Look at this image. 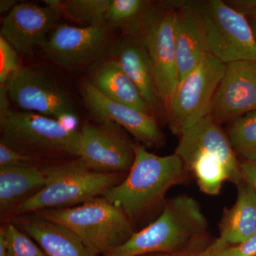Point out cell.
Listing matches in <instances>:
<instances>
[{
  "label": "cell",
  "mask_w": 256,
  "mask_h": 256,
  "mask_svg": "<svg viewBox=\"0 0 256 256\" xmlns=\"http://www.w3.org/2000/svg\"><path fill=\"white\" fill-rule=\"evenodd\" d=\"M111 0H68L63 2V11L88 26H106L105 15Z\"/></svg>",
  "instance_id": "cb8c5ba5"
},
{
  "label": "cell",
  "mask_w": 256,
  "mask_h": 256,
  "mask_svg": "<svg viewBox=\"0 0 256 256\" xmlns=\"http://www.w3.org/2000/svg\"><path fill=\"white\" fill-rule=\"evenodd\" d=\"M46 183L40 191L18 204L10 217L50 208H68L102 196L124 180L126 174L98 172L78 158L42 165Z\"/></svg>",
  "instance_id": "277c9868"
},
{
  "label": "cell",
  "mask_w": 256,
  "mask_h": 256,
  "mask_svg": "<svg viewBox=\"0 0 256 256\" xmlns=\"http://www.w3.org/2000/svg\"><path fill=\"white\" fill-rule=\"evenodd\" d=\"M116 60L150 108L158 107L161 100L156 90L150 58L141 40L137 36L126 38L118 47Z\"/></svg>",
  "instance_id": "d6986e66"
},
{
  "label": "cell",
  "mask_w": 256,
  "mask_h": 256,
  "mask_svg": "<svg viewBox=\"0 0 256 256\" xmlns=\"http://www.w3.org/2000/svg\"><path fill=\"white\" fill-rule=\"evenodd\" d=\"M176 4L168 2L164 8L154 9L137 35L149 54L158 95L164 105L178 82L174 36Z\"/></svg>",
  "instance_id": "30bf717a"
},
{
  "label": "cell",
  "mask_w": 256,
  "mask_h": 256,
  "mask_svg": "<svg viewBox=\"0 0 256 256\" xmlns=\"http://www.w3.org/2000/svg\"><path fill=\"white\" fill-rule=\"evenodd\" d=\"M175 154L196 178L200 190L217 195L226 181L237 186L244 182L240 163L224 133L210 116L198 121L180 136Z\"/></svg>",
  "instance_id": "3957f363"
},
{
  "label": "cell",
  "mask_w": 256,
  "mask_h": 256,
  "mask_svg": "<svg viewBox=\"0 0 256 256\" xmlns=\"http://www.w3.org/2000/svg\"><path fill=\"white\" fill-rule=\"evenodd\" d=\"M256 110V62L227 64L208 116L220 124Z\"/></svg>",
  "instance_id": "4fadbf2b"
},
{
  "label": "cell",
  "mask_w": 256,
  "mask_h": 256,
  "mask_svg": "<svg viewBox=\"0 0 256 256\" xmlns=\"http://www.w3.org/2000/svg\"><path fill=\"white\" fill-rule=\"evenodd\" d=\"M174 36L180 82L196 68L208 54L196 1L178 2Z\"/></svg>",
  "instance_id": "2e32d148"
},
{
  "label": "cell",
  "mask_w": 256,
  "mask_h": 256,
  "mask_svg": "<svg viewBox=\"0 0 256 256\" xmlns=\"http://www.w3.org/2000/svg\"><path fill=\"white\" fill-rule=\"evenodd\" d=\"M26 162L0 166V212L9 216L18 204L40 191L46 183L42 165Z\"/></svg>",
  "instance_id": "ac0fdd59"
},
{
  "label": "cell",
  "mask_w": 256,
  "mask_h": 256,
  "mask_svg": "<svg viewBox=\"0 0 256 256\" xmlns=\"http://www.w3.org/2000/svg\"><path fill=\"white\" fill-rule=\"evenodd\" d=\"M223 252H224V250H223ZM223 252H220V254H218V255L216 256H224V255L223 254Z\"/></svg>",
  "instance_id": "e575fe53"
},
{
  "label": "cell",
  "mask_w": 256,
  "mask_h": 256,
  "mask_svg": "<svg viewBox=\"0 0 256 256\" xmlns=\"http://www.w3.org/2000/svg\"><path fill=\"white\" fill-rule=\"evenodd\" d=\"M26 162H38V161L18 152L2 141H0V166Z\"/></svg>",
  "instance_id": "83f0119b"
},
{
  "label": "cell",
  "mask_w": 256,
  "mask_h": 256,
  "mask_svg": "<svg viewBox=\"0 0 256 256\" xmlns=\"http://www.w3.org/2000/svg\"><path fill=\"white\" fill-rule=\"evenodd\" d=\"M207 227L198 202L188 195H180L165 202L162 212L154 222L102 256L171 254L198 248Z\"/></svg>",
  "instance_id": "7a4b0ae2"
},
{
  "label": "cell",
  "mask_w": 256,
  "mask_h": 256,
  "mask_svg": "<svg viewBox=\"0 0 256 256\" xmlns=\"http://www.w3.org/2000/svg\"><path fill=\"white\" fill-rule=\"evenodd\" d=\"M1 140L15 150L40 162L44 158H78L82 132L57 120L34 112L8 110L1 116Z\"/></svg>",
  "instance_id": "8992f818"
},
{
  "label": "cell",
  "mask_w": 256,
  "mask_h": 256,
  "mask_svg": "<svg viewBox=\"0 0 256 256\" xmlns=\"http://www.w3.org/2000/svg\"><path fill=\"white\" fill-rule=\"evenodd\" d=\"M238 190L236 202L225 210L220 224V238L229 246L240 244L256 234V192L245 180Z\"/></svg>",
  "instance_id": "44dd1931"
},
{
  "label": "cell",
  "mask_w": 256,
  "mask_h": 256,
  "mask_svg": "<svg viewBox=\"0 0 256 256\" xmlns=\"http://www.w3.org/2000/svg\"><path fill=\"white\" fill-rule=\"evenodd\" d=\"M18 2L14 0H2L0 2V12L1 13L11 11L14 8L15 5L18 4Z\"/></svg>",
  "instance_id": "1f68e13d"
},
{
  "label": "cell",
  "mask_w": 256,
  "mask_h": 256,
  "mask_svg": "<svg viewBox=\"0 0 256 256\" xmlns=\"http://www.w3.org/2000/svg\"><path fill=\"white\" fill-rule=\"evenodd\" d=\"M240 170L244 180L256 192V163L244 161L240 163Z\"/></svg>",
  "instance_id": "4dcf8cb0"
},
{
  "label": "cell",
  "mask_w": 256,
  "mask_h": 256,
  "mask_svg": "<svg viewBox=\"0 0 256 256\" xmlns=\"http://www.w3.org/2000/svg\"><path fill=\"white\" fill-rule=\"evenodd\" d=\"M224 256H256V234L245 242L229 246L223 252Z\"/></svg>",
  "instance_id": "f1b7e54d"
},
{
  "label": "cell",
  "mask_w": 256,
  "mask_h": 256,
  "mask_svg": "<svg viewBox=\"0 0 256 256\" xmlns=\"http://www.w3.org/2000/svg\"><path fill=\"white\" fill-rule=\"evenodd\" d=\"M8 242L6 256H46L34 240L12 222L2 226Z\"/></svg>",
  "instance_id": "d4e9b609"
},
{
  "label": "cell",
  "mask_w": 256,
  "mask_h": 256,
  "mask_svg": "<svg viewBox=\"0 0 256 256\" xmlns=\"http://www.w3.org/2000/svg\"><path fill=\"white\" fill-rule=\"evenodd\" d=\"M182 160L176 154L158 156L144 146L134 144V160L121 182L102 196L134 220L164 204L170 188L186 180Z\"/></svg>",
  "instance_id": "6da1fadb"
},
{
  "label": "cell",
  "mask_w": 256,
  "mask_h": 256,
  "mask_svg": "<svg viewBox=\"0 0 256 256\" xmlns=\"http://www.w3.org/2000/svg\"><path fill=\"white\" fill-rule=\"evenodd\" d=\"M21 70L18 52L3 36H0V86L8 90L12 79Z\"/></svg>",
  "instance_id": "484cf974"
},
{
  "label": "cell",
  "mask_w": 256,
  "mask_h": 256,
  "mask_svg": "<svg viewBox=\"0 0 256 256\" xmlns=\"http://www.w3.org/2000/svg\"><path fill=\"white\" fill-rule=\"evenodd\" d=\"M156 8L144 0H111L105 15L106 24L137 36Z\"/></svg>",
  "instance_id": "7402d4cb"
},
{
  "label": "cell",
  "mask_w": 256,
  "mask_h": 256,
  "mask_svg": "<svg viewBox=\"0 0 256 256\" xmlns=\"http://www.w3.org/2000/svg\"><path fill=\"white\" fill-rule=\"evenodd\" d=\"M226 2L234 10L246 16L256 9V0H232Z\"/></svg>",
  "instance_id": "f546056e"
},
{
  "label": "cell",
  "mask_w": 256,
  "mask_h": 256,
  "mask_svg": "<svg viewBox=\"0 0 256 256\" xmlns=\"http://www.w3.org/2000/svg\"><path fill=\"white\" fill-rule=\"evenodd\" d=\"M88 82L111 100L151 114L150 107L117 60H104L96 64L90 72Z\"/></svg>",
  "instance_id": "ffe728a7"
},
{
  "label": "cell",
  "mask_w": 256,
  "mask_h": 256,
  "mask_svg": "<svg viewBox=\"0 0 256 256\" xmlns=\"http://www.w3.org/2000/svg\"><path fill=\"white\" fill-rule=\"evenodd\" d=\"M226 65L207 54L196 68L178 82L166 108L170 129L182 134L210 114Z\"/></svg>",
  "instance_id": "ba28073f"
},
{
  "label": "cell",
  "mask_w": 256,
  "mask_h": 256,
  "mask_svg": "<svg viewBox=\"0 0 256 256\" xmlns=\"http://www.w3.org/2000/svg\"><path fill=\"white\" fill-rule=\"evenodd\" d=\"M112 122L86 124L78 159L98 172L126 174L134 160V144Z\"/></svg>",
  "instance_id": "8fae6325"
},
{
  "label": "cell",
  "mask_w": 256,
  "mask_h": 256,
  "mask_svg": "<svg viewBox=\"0 0 256 256\" xmlns=\"http://www.w3.org/2000/svg\"><path fill=\"white\" fill-rule=\"evenodd\" d=\"M18 107L57 120L64 127L78 130V118L72 99L54 78L41 69H21L8 87Z\"/></svg>",
  "instance_id": "9c48e42d"
},
{
  "label": "cell",
  "mask_w": 256,
  "mask_h": 256,
  "mask_svg": "<svg viewBox=\"0 0 256 256\" xmlns=\"http://www.w3.org/2000/svg\"><path fill=\"white\" fill-rule=\"evenodd\" d=\"M256 40V9L246 16Z\"/></svg>",
  "instance_id": "836d02e7"
},
{
  "label": "cell",
  "mask_w": 256,
  "mask_h": 256,
  "mask_svg": "<svg viewBox=\"0 0 256 256\" xmlns=\"http://www.w3.org/2000/svg\"><path fill=\"white\" fill-rule=\"evenodd\" d=\"M208 53L226 64L256 62V40L246 16L222 0L196 1Z\"/></svg>",
  "instance_id": "52a82bcc"
},
{
  "label": "cell",
  "mask_w": 256,
  "mask_h": 256,
  "mask_svg": "<svg viewBox=\"0 0 256 256\" xmlns=\"http://www.w3.org/2000/svg\"><path fill=\"white\" fill-rule=\"evenodd\" d=\"M12 222L40 246L46 256H96L72 230L35 214L18 216Z\"/></svg>",
  "instance_id": "e0dca14e"
},
{
  "label": "cell",
  "mask_w": 256,
  "mask_h": 256,
  "mask_svg": "<svg viewBox=\"0 0 256 256\" xmlns=\"http://www.w3.org/2000/svg\"><path fill=\"white\" fill-rule=\"evenodd\" d=\"M229 246L226 242L220 238H217L215 242L210 245L203 248H194L184 252H176L171 254H154L152 256H216L223 252L224 249Z\"/></svg>",
  "instance_id": "4316f807"
},
{
  "label": "cell",
  "mask_w": 256,
  "mask_h": 256,
  "mask_svg": "<svg viewBox=\"0 0 256 256\" xmlns=\"http://www.w3.org/2000/svg\"><path fill=\"white\" fill-rule=\"evenodd\" d=\"M107 37L106 26L57 24L41 48L44 54L58 66L75 70L100 58Z\"/></svg>",
  "instance_id": "7c38bea8"
},
{
  "label": "cell",
  "mask_w": 256,
  "mask_h": 256,
  "mask_svg": "<svg viewBox=\"0 0 256 256\" xmlns=\"http://www.w3.org/2000/svg\"><path fill=\"white\" fill-rule=\"evenodd\" d=\"M227 136L236 154L256 163V110L232 121Z\"/></svg>",
  "instance_id": "603a6c76"
},
{
  "label": "cell",
  "mask_w": 256,
  "mask_h": 256,
  "mask_svg": "<svg viewBox=\"0 0 256 256\" xmlns=\"http://www.w3.org/2000/svg\"><path fill=\"white\" fill-rule=\"evenodd\" d=\"M8 242L2 230L0 229V256H6Z\"/></svg>",
  "instance_id": "d6a6232c"
},
{
  "label": "cell",
  "mask_w": 256,
  "mask_h": 256,
  "mask_svg": "<svg viewBox=\"0 0 256 256\" xmlns=\"http://www.w3.org/2000/svg\"><path fill=\"white\" fill-rule=\"evenodd\" d=\"M60 12L48 6L20 3L3 20L1 36L18 53L28 54L42 47L57 26Z\"/></svg>",
  "instance_id": "9a60e30c"
},
{
  "label": "cell",
  "mask_w": 256,
  "mask_h": 256,
  "mask_svg": "<svg viewBox=\"0 0 256 256\" xmlns=\"http://www.w3.org/2000/svg\"><path fill=\"white\" fill-rule=\"evenodd\" d=\"M33 214L68 228L96 256L106 255L120 246L134 233L130 218L102 196L78 206Z\"/></svg>",
  "instance_id": "5b68a950"
},
{
  "label": "cell",
  "mask_w": 256,
  "mask_h": 256,
  "mask_svg": "<svg viewBox=\"0 0 256 256\" xmlns=\"http://www.w3.org/2000/svg\"><path fill=\"white\" fill-rule=\"evenodd\" d=\"M82 94L88 110L101 122L124 128L146 148L162 144L164 136L152 114L111 100L88 80L82 84Z\"/></svg>",
  "instance_id": "5bb4252c"
}]
</instances>
